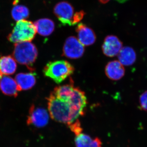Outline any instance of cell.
<instances>
[{"mask_svg": "<svg viewBox=\"0 0 147 147\" xmlns=\"http://www.w3.org/2000/svg\"><path fill=\"white\" fill-rule=\"evenodd\" d=\"M54 12L58 20L64 26L76 25L82 20L85 15L83 11L74 13L73 6L66 1L57 4L54 7Z\"/></svg>", "mask_w": 147, "mask_h": 147, "instance_id": "obj_5", "label": "cell"}, {"mask_svg": "<svg viewBox=\"0 0 147 147\" xmlns=\"http://www.w3.org/2000/svg\"><path fill=\"white\" fill-rule=\"evenodd\" d=\"M100 3H102V4H105L108 3L110 0H98Z\"/></svg>", "mask_w": 147, "mask_h": 147, "instance_id": "obj_21", "label": "cell"}, {"mask_svg": "<svg viewBox=\"0 0 147 147\" xmlns=\"http://www.w3.org/2000/svg\"><path fill=\"white\" fill-rule=\"evenodd\" d=\"M122 47V42L117 37L109 35L105 37L102 48L105 56L113 57L118 55Z\"/></svg>", "mask_w": 147, "mask_h": 147, "instance_id": "obj_8", "label": "cell"}, {"mask_svg": "<svg viewBox=\"0 0 147 147\" xmlns=\"http://www.w3.org/2000/svg\"><path fill=\"white\" fill-rule=\"evenodd\" d=\"M68 125L70 130L75 134L76 136L82 133V129L81 123L78 120H76Z\"/></svg>", "mask_w": 147, "mask_h": 147, "instance_id": "obj_18", "label": "cell"}, {"mask_svg": "<svg viewBox=\"0 0 147 147\" xmlns=\"http://www.w3.org/2000/svg\"><path fill=\"white\" fill-rule=\"evenodd\" d=\"M29 15V9L24 5H16L11 11V16L15 21L25 20Z\"/></svg>", "mask_w": 147, "mask_h": 147, "instance_id": "obj_16", "label": "cell"}, {"mask_svg": "<svg viewBox=\"0 0 147 147\" xmlns=\"http://www.w3.org/2000/svg\"><path fill=\"white\" fill-rule=\"evenodd\" d=\"M34 25L37 32L43 36H49L52 34L55 29V23L49 18L40 19L35 22Z\"/></svg>", "mask_w": 147, "mask_h": 147, "instance_id": "obj_15", "label": "cell"}, {"mask_svg": "<svg viewBox=\"0 0 147 147\" xmlns=\"http://www.w3.org/2000/svg\"><path fill=\"white\" fill-rule=\"evenodd\" d=\"M119 61L123 65H132L137 59V54L133 48L129 46L123 47L118 55Z\"/></svg>", "mask_w": 147, "mask_h": 147, "instance_id": "obj_14", "label": "cell"}, {"mask_svg": "<svg viewBox=\"0 0 147 147\" xmlns=\"http://www.w3.org/2000/svg\"><path fill=\"white\" fill-rule=\"evenodd\" d=\"M49 120V114L45 108L36 107L34 105L31 106L27 120V124L40 128L46 126Z\"/></svg>", "mask_w": 147, "mask_h": 147, "instance_id": "obj_6", "label": "cell"}, {"mask_svg": "<svg viewBox=\"0 0 147 147\" xmlns=\"http://www.w3.org/2000/svg\"><path fill=\"white\" fill-rule=\"evenodd\" d=\"M37 32L34 24L31 21L23 20L17 21L7 39L13 43L31 42L34 38Z\"/></svg>", "mask_w": 147, "mask_h": 147, "instance_id": "obj_4", "label": "cell"}, {"mask_svg": "<svg viewBox=\"0 0 147 147\" xmlns=\"http://www.w3.org/2000/svg\"><path fill=\"white\" fill-rule=\"evenodd\" d=\"M17 67L16 61L12 56L7 55L0 58V72L2 74H13L16 72Z\"/></svg>", "mask_w": 147, "mask_h": 147, "instance_id": "obj_13", "label": "cell"}, {"mask_svg": "<svg viewBox=\"0 0 147 147\" xmlns=\"http://www.w3.org/2000/svg\"><path fill=\"white\" fill-rule=\"evenodd\" d=\"M140 108L142 110L147 111V90L140 95L139 99Z\"/></svg>", "mask_w": 147, "mask_h": 147, "instance_id": "obj_19", "label": "cell"}, {"mask_svg": "<svg viewBox=\"0 0 147 147\" xmlns=\"http://www.w3.org/2000/svg\"><path fill=\"white\" fill-rule=\"evenodd\" d=\"M74 68L67 61L59 60L50 62L43 69L44 75L53 79L57 84H60L74 71Z\"/></svg>", "mask_w": 147, "mask_h": 147, "instance_id": "obj_3", "label": "cell"}, {"mask_svg": "<svg viewBox=\"0 0 147 147\" xmlns=\"http://www.w3.org/2000/svg\"><path fill=\"white\" fill-rule=\"evenodd\" d=\"M85 49L84 45L75 37H69L66 40L63 47V55L70 59H77L84 55Z\"/></svg>", "mask_w": 147, "mask_h": 147, "instance_id": "obj_7", "label": "cell"}, {"mask_svg": "<svg viewBox=\"0 0 147 147\" xmlns=\"http://www.w3.org/2000/svg\"><path fill=\"white\" fill-rule=\"evenodd\" d=\"M105 73L109 79L118 81L124 76L125 69L119 61H113L107 64L105 67Z\"/></svg>", "mask_w": 147, "mask_h": 147, "instance_id": "obj_10", "label": "cell"}, {"mask_svg": "<svg viewBox=\"0 0 147 147\" xmlns=\"http://www.w3.org/2000/svg\"><path fill=\"white\" fill-rule=\"evenodd\" d=\"M47 99L50 116L58 122L68 125L84 114L72 105L69 99L65 100L59 99L52 92Z\"/></svg>", "mask_w": 147, "mask_h": 147, "instance_id": "obj_1", "label": "cell"}, {"mask_svg": "<svg viewBox=\"0 0 147 147\" xmlns=\"http://www.w3.org/2000/svg\"><path fill=\"white\" fill-rule=\"evenodd\" d=\"M102 142L100 139L96 137L94 139H92L90 143V147H101Z\"/></svg>", "mask_w": 147, "mask_h": 147, "instance_id": "obj_20", "label": "cell"}, {"mask_svg": "<svg viewBox=\"0 0 147 147\" xmlns=\"http://www.w3.org/2000/svg\"><path fill=\"white\" fill-rule=\"evenodd\" d=\"M35 45L31 42L15 43L12 57L18 63L26 66L32 72L35 70L34 64L38 57Z\"/></svg>", "mask_w": 147, "mask_h": 147, "instance_id": "obj_2", "label": "cell"}, {"mask_svg": "<svg viewBox=\"0 0 147 147\" xmlns=\"http://www.w3.org/2000/svg\"><path fill=\"white\" fill-rule=\"evenodd\" d=\"M15 80L19 91L31 89L36 83L35 75L32 72L18 73L15 76Z\"/></svg>", "mask_w": 147, "mask_h": 147, "instance_id": "obj_12", "label": "cell"}, {"mask_svg": "<svg viewBox=\"0 0 147 147\" xmlns=\"http://www.w3.org/2000/svg\"><path fill=\"white\" fill-rule=\"evenodd\" d=\"M0 90L5 95L15 97L19 92L15 79L7 76H3L0 79Z\"/></svg>", "mask_w": 147, "mask_h": 147, "instance_id": "obj_11", "label": "cell"}, {"mask_svg": "<svg viewBox=\"0 0 147 147\" xmlns=\"http://www.w3.org/2000/svg\"><path fill=\"white\" fill-rule=\"evenodd\" d=\"M92 138L89 135L81 133L76 136L75 139L76 147H90Z\"/></svg>", "mask_w": 147, "mask_h": 147, "instance_id": "obj_17", "label": "cell"}, {"mask_svg": "<svg viewBox=\"0 0 147 147\" xmlns=\"http://www.w3.org/2000/svg\"><path fill=\"white\" fill-rule=\"evenodd\" d=\"M78 40L84 46H90L95 42L96 36L94 31L85 24H79L76 27Z\"/></svg>", "mask_w": 147, "mask_h": 147, "instance_id": "obj_9", "label": "cell"}, {"mask_svg": "<svg viewBox=\"0 0 147 147\" xmlns=\"http://www.w3.org/2000/svg\"><path fill=\"white\" fill-rule=\"evenodd\" d=\"M2 77V74H1V72H0V79H1V78Z\"/></svg>", "mask_w": 147, "mask_h": 147, "instance_id": "obj_22", "label": "cell"}]
</instances>
